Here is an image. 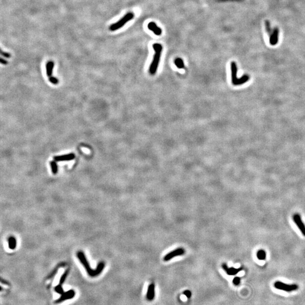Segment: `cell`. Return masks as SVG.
<instances>
[{
	"instance_id": "obj_2",
	"label": "cell",
	"mask_w": 305,
	"mask_h": 305,
	"mask_svg": "<svg viewBox=\"0 0 305 305\" xmlns=\"http://www.w3.org/2000/svg\"><path fill=\"white\" fill-rule=\"evenodd\" d=\"M230 70H231V77H232V83L235 86L241 85L246 83L248 80H250V76L248 75H244L240 78H238L237 74V66L235 62L230 63Z\"/></svg>"
},
{
	"instance_id": "obj_13",
	"label": "cell",
	"mask_w": 305,
	"mask_h": 305,
	"mask_svg": "<svg viewBox=\"0 0 305 305\" xmlns=\"http://www.w3.org/2000/svg\"><path fill=\"white\" fill-rule=\"evenodd\" d=\"M54 64L53 61H49L46 63V75L49 77L52 76L53 67H54Z\"/></svg>"
},
{
	"instance_id": "obj_22",
	"label": "cell",
	"mask_w": 305,
	"mask_h": 305,
	"mask_svg": "<svg viewBox=\"0 0 305 305\" xmlns=\"http://www.w3.org/2000/svg\"><path fill=\"white\" fill-rule=\"evenodd\" d=\"M1 55L2 56L5 57V58H10L11 57V55H10V53L5 52L2 51V50H1Z\"/></svg>"
},
{
	"instance_id": "obj_20",
	"label": "cell",
	"mask_w": 305,
	"mask_h": 305,
	"mask_svg": "<svg viewBox=\"0 0 305 305\" xmlns=\"http://www.w3.org/2000/svg\"><path fill=\"white\" fill-rule=\"evenodd\" d=\"M266 30L267 31L268 33L271 36V35H272V33H271V28H270V23H269L268 21H266Z\"/></svg>"
},
{
	"instance_id": "obj_23",
	"label": "cell",
	"mask_w": 305,
	"mask_h": 305,
	"mask_svg": "<svg viewBox=\"0 0 305 305\" xmlns=\"http://www.w3.org/2000/svg\"><path fill=\"white\" fill-rule=\"evenodd\" d=\"M0 62H1V63L2 64H7V61L6 60H5V59L2 58H1V60H0Z\"/></svg>"
},
{
	"instance_id": "obj_6",
	"label": "cell",
	"mask_w": 305,
	"mask_h": 305,
	"mask_svg": "<svg viewBox=\"0 0 305 305\" xmlns=\"http://www.w3.org/2000/svg\"><path fill=\"white\" fill-rule=\"evenodd\" d=\"M185 253V249L183 247H179L175 249L173 251H171L167 254L163 258V260L165 262L169 261L171 259H173L175 257L183 256Z\"/></svg>"
},
{
	"instance_id": "obj_21",
	"label": "cell",
	"mask_w": 305,
	"mask_h": 305,
	"mask_svg": "<svg viewBox=\"0 0 305 305\" xmlns=\"http://www.w3.org/2000/svg\"><path fill=\"white\" fill-rule=\"evenodd\" d=\"M183 294L188 298H190L192 296V293L190 290H185L184 292H183Z\"/></svg>"
},
{
	"instance_id": "obj_11",
	"label": "cell",
	"mask_w": 305,
	"mask_h": 305,
	"mask_svg": "<svg viewBox=\"0 0 305 305\" xmlns=\"http://www.w3.org/2000/svg\"><path fill=\"white\" fill-rule=\"evenodd\" d=\"M155 297V285L151 283L149 286L146 294V298L149 301H152Z\"/></svg>"
},
{
	"instance_id": "obj_3",
	"label": "cell",
	"mask_w": 305,
	"mask_h": 305,
	"mask_svg": "<svg viewBox=\"0 0 305 305\" xmlns=\"http://www.w3.org/2000/svg\"><path fill=\"white\" fill-rule=\"evenodd\" d=\"M77 256L78 259H79V260L81 262V263L86 268V269L87 270V272L89 274H91V275H96L97 274H99L102 271V270L104 268V263H100L98 264V270L97 271H94L92 270L91 268H90V267L89 266L88 262L87 260L86 259V258H85V257L84 256V253L83 251L77 252Z\"/></svg>"
},
{
	"instance_id": "obj_17",
	"label": "cell",
	"mask_w": 305,
	"mask_h": 305,
	"mask_svg": "<svg viewBox=\"0 0 305 305\" xmlns=\"http://www.w3.org/2000/svg\"><path fill=\"white\" fill-rule=\"evenodd\" d=\"M50 166L52 173L53 174H56L58 172V166L56 163V161H51L50 162Z\"/></svg>"
},
{
	"instance_id": "obj_18",
	"label": "cell",
	"mask_w": 305,
	"mask_h": 305,
	"mask_svg": "<svg viewBox=\"0 0 305 305\" xmlns=\"http://www.w3.org/2000/svg\"><path fill=\"white\" fill-rule=\"evenodd\" d=\"M49 80L50 83H52V84H57L59 82L58 80L55 77H53V76H50L49 77Z\"/></svg>"
},
{
	"instance_id": "obj_4",
	"label": "cell",
	"mask_w": 305,
	"mask_h": 305,
	"mask_svg": "<svg viewBox=\"0 0 305 305\" xmlns=\"http://www.w3.org/2000/svg\"><path fill=\"white\" fill-rule=\"evenodd\" d=\"M134 18V14L132 12H129L126 14L119 21L113 24L110 27V30L115 31L123 27L126 23L132 20Z\"/></svg>"
},
{
	"instance_id": "obj_19",
	"label": "cell",
	"mask_w": 305,
	"mask_h": 305,
	"mask_svg": "<svg viewBox=\"0 0 305 305\" xmlns=\"http://www.w3.org/2000/svg\"><path fill=\"white\" fill-rule=\"evenodd\" d=\"M241 282V279L239 277H235L233 280V283L235 285L237 286L240 284Z\"/></svg>"
},
{
	"instance_id": "obj_5",
	"label": "cell",
	"mask_w": 305,
	"mask_h": 305,
	"mask_svg": "<svg viewBox=\"0 0 305 305\" xmlns=\"http://www.w3.org/2000/svg\"><path fill=\"white\" fill-rule=\"evenodd\" d=\"M274 287L277 289L281 290H284L285 291H292L294 290H296L298 289V287L296 284H287L285 283H283L280 281H277L274 284Z\"/></svg>"
},
{
	"instance_id": "obj_1",
	"label": "cell",
	"mask_w": 305,
	"mask_h": 305,
	"mask_svg": "<svg viewBox=\"0 0 305 305\" xmlns=\"http://www.w3.org/2000/svg\"><path fill=\"white\" fill-rule=\"evenodd\" d=\"M152 48L155 52L153 56L152 62L149 67V73L152 75H154L158 70V67L159 64L160 58L161 56V53L162 52V46L160 44L155 43L152 44Z\"/></svg>"
},
{
	"instance_id": "obj_7",
	"label": "cell",
	"mask_w": 305,
	"mask_h": 305,
	"mask_svg": "<svg viewBox=\"0 0 305 305\" xmlns=\"http://www.w3.org/2000/svg\"><path fill=\"white\" fill-rule=\"evenodd\" d=\"M293 220L303 235L305 236V226L301 219V216L298 214H296L293 216Z\"/></svg>"
},
{
	"instance_id": "obj_12",
	"label": "cell",
	"mask_w": 305,
	"mask_h": 305,
	"mask_svg": "<svg viewBox=\"0 0 305 305\" xmlns=\"http://www.w3.org/2000/svg\"><path fill=\"white\" fill-rule=\"evenodd\" d=\"M278 35H279V30L277 28H275L273 33L270 36V44L272 45H274L277 43L278 41Z\"/></svg>"
},
{
	"instance_id": "obj_9",
	"label": "cell",
	"mask_w": 305,
	"mask_h": 305,
	"mask_svg": "<svg viewBox=\"0 0 305 305\" xmlns=\"http://www.w3.org/2000/svg\"><path fill=\"white\" fill-rule=\"evenodd\" d=\"M75 158V155L74 153H70L65 155H62L56 156L54 157V160L56 162L60 161H68L74 159Z\"/></svg>"
},
{
	"instance_id": "obj_8",
	"label": "cell",
	"mask_w": 305,
	"mask_h": 305,
	"mask_svg": "<svg viewBox=\"0 0 305 305\" xmlns=\"http://www.w3.org/2000/svg\"><path fill=\"white\" fill-rule=\"evenodd\" d=\"M222 267L223 269L224 270V271L226 272V274L228 275H236L239 272H240L242 270L243 268H235L234 267H230L229 268L226 263H223L222 265Z\"/></svg>"
},
{
	"instance_id": "obj_10",
	"label": "cell",
	"mask_w": 305,
	"mask_h": 305,
	"mask_svg": "<svg viewBox=\"0 0 305 305\" xmlns=\"http://www.w3.org/2000/svg\"><path fill=\"white\" fill-rule=\"evenodd\" d=\"M148 28L149 30H152L155 35L159 36V35H161L162 33V29L160 27H159L155 22H151L149 23V24H148Z\"/></svg>"
},
{
	"instance_id": "obj_15",
	"label": "cell",
	"mask_w": 305,
	"mask_h": 305,
	"mask_svg": "<svg viewBox=\"0 0 305 305\" xmlns=\"http://www.w3.org/2000/svg\"><path fill=\"white\" fill-rule=\"evenodd\" d=\"M174 63H175V64L176 66V67L178 68H184V61L181 58H176L175 60Z\"/></svg>"
},
{
	"instance_id": "obj_14",
	"label": "cell",
	"mask_w": 305,
	"mask_h": 305,
	"mask_svg": "<svg viewBox=\"0 0 305 305\" xmlns=\"http://www.w3.org/2000/svg\"><path fill=\"white\" fill-rule=\"evenodd\" d=\"M7 241H8V244H9V247L12 250L15 249L16 246V240L15 237L13 236H10V237L8 238Z\"/></svg>"
},
{
	"instance_id": "obj_16",
	"label": "cell",
	"mask_w": 305,
	"mask_h": 305,
	"mask_svg": "<svg viewBox=\"0 0 305 305\" xmlns=\"http://www.w3.org/2000/svg\"><path fill=\"white\" fill-rule=\"evenodd\" d=\"M257 257L259 260H264L266 258V253L263 250H259L257 253Z\"/></svg>"
}]
</instances>
